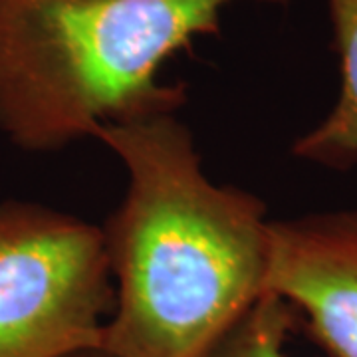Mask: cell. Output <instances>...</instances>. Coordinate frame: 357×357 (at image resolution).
I'll use <instances>...</instances> for the list:
<instances>
[{"instance_id": "obj_1", "label": "cell", "mask_w": 357, "mask_h": 357, "mask_svg": "<svg viewBox=\"0 0 357 357\" xmlns=\"http://www.w3.org/2000/svg\"><path fill=\"white\" fill-rule=\"evenodd\" d=\"M93 137L128 171V192L102 227L115 288L102 349L201 357L268 292L266 204L206 177L175 114L103 123Z\"/></svg>"}, {"instance_id": "obj_2", "label": "cell", "mask_w": 357, "mask_h": 357, "mask_svg": "<svg viewBox=\"0 0 357 357\" xmlns=\"http://www.w3.org/2000/svg\"><path fill=\"white\" fill-rule=\"evenodd\" d=\"M238 0H0V131L56 151L103 123L175 114L161 68ZM276 2V0H262Z\"/></svg>"}, {"instance_id": "obj_3", "label": "cell", "mask_w": 357, "mask_h": 357, "mask_svg": "<svg viewBox=\"0 0 357 357\" xmlns=\"http://www.w3.org/2000/svg\"><path fill=\"white\" fill-rule=\"evenodd\" d=\"M115 306L103 230L40 203H0V357L102 349Z\"/></svg>"}, {"instance_id": "obj_4", "label": "cell", "mask_w": 357, "mask_h": 357, "mask_svg": "<svg viewBox=\"0 0 357 357\" xmlns=\"http://www.w3.org/2000/svg\"><path fill=\"white\" fill-rule=\"evenodd\" d=\"M266 290L332 357H357V211L270 225Z\"/></svg>"}, {"instance_id": "obj_5", "label": "cell", "mask_w": 357, "mask_h": 357, "mask_svg": "<svg viewBox=\"0 0 357 357\" xmlns=\"http://www.w3.org/2000/svg\"><path fill=\"white\" fill-rule=\"evenodd\" d=\"M333 48L340 58V96L318 126L294 143L298 159L345 171L357 163V0H328Z\"/></svg>"}, {"instance_id": "obj_6", "label": "cell", "mask_w": 357, "mask_h": 357, "mask_svg": "<svg viewBox=\"0 0 357 357\" xmlns=\"http://www.w3.org/2000/svg\"><path fill=\"white\" fill-rule=\"evenodd\" d=\"M296 328L292 307L280 296L266 292L201 357H292L288 340Z\"/></svg>"}, {"instance_id": "obj_7", "label": "cell", "mask_w": 357, "mask_h": 357, "mask_svg": "<svg viewBox=\"0 0 357 357\" xmlns=\"http://www.w3.org/2000/svg\"><path fill=\"white\" fill-rule=\"evenodd\" d=\"M70 357H112L107 351H103V349H88V351H82V354H76V356H70Z\"/></svg>"}]
</instances>
